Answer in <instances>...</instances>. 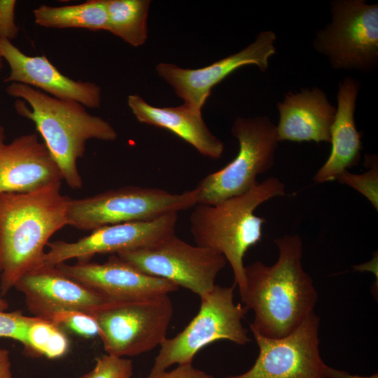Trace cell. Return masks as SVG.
Listing matches in <instances>:
<instances>
[{
    "instance_id": "obj_1",
    "label": "cell",
    "mask_w": 378,
    "mask_h": 378,
    "mask_svg": "<svg viewBox=\"0 0 378 378\" xmlns=\"http://www.w3.org/2000/svg\"><path fill=\"white\" fill-rule=\"evenodd\" d=\"M274 242L279 251L274 264L255 261L245 266L246 289L240 297L244 306L254 312L251 332L280 338L314 312L318 293L302 267L300 236L286 234Z\"/></svg>"
},
{
    "instance_id": "obj_2",
    "label": "cell",
    "mask_w": 378,
    "mask_h": 378,
    "mask_svg": "<svg viewBox=\"0 0 378 378\" xmlns=\"http://www.w3.org/2000/svg\"><path fill=\"white\" fill-rule=\"evenodd\" d=\"M62 181L27 192L0 194V295L5 296L25 273L41 265L50 238L67 225L71 198Z\"/></svg>"
},
{
    "instance_id": "obj_3",
    "label": "cell",
    "mask_w": 378,
    "mask_h": 378,
    "mask_svg": "<svg viewBox=\"0 0 378 378\" xmlns=\"http://www.w3.org/2000/svg\"><path fill=\"white\" fill-rule=\"evenodd\" d=\"M6 90L18 99L16 112L34 122L66 184L80 189L83 179L77 162L84 155L86 142L92 139L115 141L118 134L113 126L77 102L62 100L17 83H10Z\"/></svg>"
},
{
    "instance_id": "obj_4",
    "label": "cell",
    "mask_w": 378,
    "mask_h": 378,
    "mask_svg": "<svg viewBox=\"0 0 378 378\" xmlns=\"http://www.w3.org/2000/svg\"><path fill=\"white\" fill-rule=\"evenodd\" d=\"M284 195V184L276 177H270L241 195L214 204H197L190 214V232L195 245L225 258L240 295L246 289L244 257L261 240L266 222L254 211L269 200Z\"/></svg>"
},
{
    "instance_id": "obj_5",
    "label": "cell",
    "mask_w": 378,
    "mask_h": 378,
    "mask_svg": "<svg viewBox=\"0 0 378 378\" xmlns=\"http://www.w3.org/2000/svg\"><path fill=\"white\" fill-rule=\"evenodd\" d=\"M197 204L195 188L172 193L157 188L125 186L84 198H71L67 225L92 231L106 225L150 220L186 210Z\"/></svg>"
},
{
    "instance_id": "obj_6",
    "label": "cell",
    "mask_w": 378,
    "mask_h": 378,
    "mask_svg": "<svg viewBox=\"0 0 378 378\" xmlns=\"http://www.w3.org/2000/svg\"><path fill=\"white\" fill-rule=\"evenodd\" d=\"M174 313L169 295L106 301L90 314L106 354L123 357L151 351L167 338Z\"/></svg>"
},
{
    "instance_id": "obj_7",
    "label": "cell",
    "mask_w": 378,
    "mask_h": 378,
    "mask_svg": "<svg viewBox=\"0 0 378 378\" xmlns=\"http://www.w3.org/2000/svg\"><path fill=\"white\" fill-rule=\"evenodd\" d=\"M236 285H216L200 298V308L188 325L172 338H165L155 357L149 374L167 370L174 364L192 363L197 353L206 345L227 340L244 346L251 342L242 321L248 311L234 301Z\"/></svg>"
},
{
    "instance_id": "obj_8",
    "label": "cell",
    "mask_w": 378,
    "mask_h": 378,
    "mask_svg": "<svg viewBox=\"0 0 378 378\" xmlns=\"http://www.w3.org/2000/svg\"><path fill=\"white\" fill-rule=\"evenodd\" d=\"M231 132L239 142L238 153L198 183L197 204H214L248 191L258 183V176L274 164L279 141L276 126L267 116L238 118Z\"/></svg>"
},
{
    "instance_id": "obj_9",
    "label": "cell",
    "mask_w": 378,
    "mask_h": 378,
    "mask_svg": "<svg viewBox=\"0 0 378 378\" xmlns=\"http://www.w3.org/2000/svg\"><path fill=\"white\" fill-rule=\"evenodd\" d=\"M330 10L332 22L317 31L314 49L335 69L374 70L378 62V4L337 0Z\"/></svg>"
},
{
    "instance_id": "obj_10",
    "label": "cell",
    "mask_w": 378,
    "mask_h": 378,
    "mask_svg": "<svg viewBox=\"0 0 378 378\" xmlns=\"http://www.w3.org/2000/svg\"><path fill=\"white\" fill-rule=\"evenodd\" d=\"M116 255L141 272L170 281L200 298L215 287L227 263L220 253L190 244L175 234L151 246Z\"/></svg>"
},
{
    "instance_id": "obj_11",
    "label": "cell",
    "mask_w": 378,
    "mask_h": 378,
    "mask_svg": "<svg viewBox=\"0 0 378 378\" xmlns=\"http://www.w3.org/2000/svg\"><path fill=\"white\" fill-rule=\"evenodd\" d=\"M320 318L310 314L292 332L280 338L252 332L259 348L246 372L224 378H326L319 349Z\"/></svg>"
},
{
    "instance_id": "obj_12",
    "label": "cell",
    "mask_w": 378,
    "mask_h": 378,
    "mask_svg": "<svg viewBox=\"0 0 378 378\" xmlns=\"http://www.w3.org/2000/svg\"><path fill=\"white\" fill-rule=\"evenodd\" d=\"M178 213H170L150 220L104 226L75 242L49 241L43 265L55 267L74 258L90 261L96 254H118L149 247L175 234Z\"/></svg>"
},
{
    "instance_id": "obj_13",
    "label": "cell",
    "mask_w": 378,
    "mask_h": 378,
    "mask_svg": "<svg viewBox=\"0 0 378 378\" xmlns=\"http://www.w3.org/2000/svg\"><path fill=\"white\" fill-rule=\"evenodd\" d=\"M276 34L272 31L260 32L255 41L239 52L200 69H183L172 64L160 63L158 75L174 89L184 105L197 112L211 94L212 88L231 73L245 65H255L261 71L269 66V59L276 53Z\"/></svg>"
},
{
    "instance_id": "obj_14",
    "label": "cell",
    "mask_w": 378,
    "mask_h": 378,
    "mask_svg": "<svg viewBox=\"0 0 378 378\" xmlns=\"http://www.w3.org/2000/svg\"><path fill=\"white\" fill-rule=\"evenodd\" d=\"M64 274L100 294L106 301L134 300L169 295L179 286L174 283L146 274L116 254L104 263L90 261L55 266Z\"/></svg>"
},
{
    "instance_id": "obj_15",
    "label": "cell",
    "mask_w": 378,
    "mask_h": 378,
    "mask_svg": "<svg viewBox=\"0 0 378 378\" xmlns=\"http://www.w3.org/2000/svg\"><path fill=\"white\" fill-rule=\"evenodd\" d=\"M14 288L24 295L28 310L50 320L62 310L90 313L106 302L97 292L64 274L55 266L41 265L23 274Z\"/></svg>"
},
{
    "instance_id": "obj_16",
    "label": "cell",
    "mask_w": 378,
    "mask_h": 378,
    "mask_svg": "<svg viewBox=\"0 0 378 378\" xmlns=\"http://www.w3.org/2000/svg\"><path fill=\"white\" fill-rule=\"evenodd\" d=\"M0 55L10 66L5 83H17L38 89L53 97L99 108L101 88L91 81L75 80L62 74L45 56H29L10 41L0 38Z\"/></svg>"
},
{
    "instance_id": "obj_17",
    "label": "cell",
    "mask_w": 378,
    "mask_h": 378,
    "mask_svg": "<svg viewBox=\"0 0 378 378\" xmlns=\"http://www.w3.org/2000/svg\"><path fill=\"white\" fill-rule=\"evenodd\" d=\"M0 126V194L27 192L63 180L61 171L36 133L5 142Z\"/></svg>"
},
{
    "instance_id": "obj_18",
    "label": "cell",
    "mask_w": 378,
    "mask_h": 378,
    "mask_svg": "<svg viewBox=\"0 0 378 378\" xmlns=\"http://www.w3.org/2000/svg\"><path fill=\"white\" fill-rule=\"evenodd\" d=\"M279 120L277 140L295 142H330V130L336 108L318 88L288 92L277 104Z\"/></svg>"
},
{
    "instance_id": "obj_19",
    "label": "cell",
    "mask_w": 378,
    "mask_h": 378,
    "mask_svg": "<svg viewBox=\"0 0 378 378\" xmlns=\"http://www.w3.org/2000/svg\"><path fill=\"white\" fill-rule=\"evenodd\" d=\"M359 82L346 77L340 81L337 108L330 130V153L314 176L316 183L336 180L343 172L356 166L360 159L361 136L356 129L354 112L360 89Z\"/></svg>"
},
{
    "instance_id": "obj_20",
    "label": "cell",
    "mask_w": 378,
    "mask_h": 378,
    "mask_svg": "<svg viewBox=\"0 0 378 378\" xmlns=\"http://www.w3.org/2000/svg\"><path fill=\"white\" fill-rule=\"evenodd\" d=\"M127 104L139 122L168 130L205 157L218 159L222 156L224 144L210 132L202 112L184 104L176 107L153 106L137 94L129 95Z\"/></svg>"
},
{
    "instance_id": "obj_21",
    "label": "cell",
    "mask_w": 378,
    "mask_h": 378,
    "mask_svg": "<svg viewBox=\"0 0 378 378\" xmlns=\"http://www.w3.org/2000/svg\"><path fill=\"white\" fill-rule=\"evenodd\" d=\"M35 22L46 28H83L107 31L106 0H90L75 5H41L33 10Z\"/></svg>"
},
{
    "instance_id": "obj_22",
    "label": "cell",
    "mask_w": 378,
    "mask_h": 378,
    "mask_svg": "<svg viewBox=\"0 0 378 378\" xmlns=\"http://www.w3.org/2000/svg\"><path fill=\"white\" fill-rule=\"evenodd\" d=\"M107 31L134 47L143 45L147 38L148 0H106Z\"/></svg>"
},
{
    "instance_id": "obj_23",
    "label": "cell",
    "mask_w": 378,
    "mask_h": 378,
    "mask_svg": "<svg viewBox=\"0 0 378 378\" xmlns=\"http://www.w3.org/2000/svg\"><path fill=\"white\" fill-rule=\"evenodd\" d=\"M27 350L55 359L69 349V340L59 326L51 321L36 317L27 330Z\"/></svg>"
},
{
    "instance_id": "obj_24",
    "label": "cell",
    "mask_w": 378,
    "mask_h": 378,
    "mask_svg": "<svg viewBox=\"0 0 378 378\" xmlns=\"http://www.w3.org/2000/svg\"><path fill=\"white\" fill-rule=\"evenodd\" d=\"M368 170L363 174H355L348 170L341 173L336 180L347 185L363 195L378 210V167L374 155H368L366 159Z\"/></svg>"
},
{
    "instance_id": "obj_25",
    "label": "cell",
    "mask_w": 378,
    "mask_h": 378,
    "mask_svg": "<svg viewBox=\"0 0 378 378\" xmlns=\"http://www.w3.org/2000/svg\"><path fill=\"white\" fill-rule=\"evenodd\" d=\"M58 326H64L80 336L92 337L98 335L99 327L94 317L90 313L79 310H62L50 318Z\"/></svg>"
},
{
    "instance_id": "obj_26",
    "label": "cell",
    "mask_w": 378,
    "mask_h": 378,
    "mask_svg": "<svg viewBox=\"0 0 378 378\" xmlns=\"http://www.w3.org/2000/svg\"><path fill=\"white\" fill-rule=\"evenodd\" d=\"M133 363L130 359L105 354L96 359L94 367L77 378H132Z\"/></svg>"
},
{
    "instance_id": "obj_27",
    "label": "cell",
    "mask_w": 378,
    "mask_h": 378,
    "mask_svg": "<svg viewBox=\"0 0 378 378\" xmlns=\"http://www.w3.org/2000/svg\"><path fill=\"white\" fill-rule=\"evenodd\" d=\"M36 316H27L20 311H0V337L10 338L27 345V330Z\"/></svg>"
},
{
    "instance_id": "obj_28",
    "label": "cell",
    "mask_w": 378,
    "mask_h": 378,
    "mask_svg": "<svg viewBox=\"0 0 378 378\" xmlns=\"http://www.w3.org/2000/svg\"><path fill=\"white\" fill-rule=\"evenodd\" d=\"M15 0H0V38L11 41L19 32L15 22Z\"/></svg>"
},
{
    "instance_id": "obj_29",
    "label": "cell",
    "mask_w": 378,
    "mask_h": 378,
    "mask_svg": "<svg viewBox=\"0 0 378 378\" xmlns=\"http://www.w3.org/2000/svg\"><path fill=\"white\" fill-rule=\"evenodd\" d=\"M146 378H214V377L203 370L195 368L192 363L178 365L170 371H162L155 374H149Z\"/></svg>"
},
{
    "instance_id": "obj_30",
    "label": "cell",
    "mask_w": 378,
    "mask_h": 378,
    "mask_svg": "<svg viewBox=\"0 0 378 378\" xmlns=\"http://www.w3.org/2000/svg\"><path fill=\"white\" fill-rule=\"evenodd\" d=\"M0 378H13L9 351L0 347Z\"/></svg>"
},
{
    "instance_id": "obj_31",
    "label": "cell",
    "mask_w": 378,
    "mask_h": 378,
    "mask_svg": "<svg viewBox=\"0 0 378 378\" xmlns=\"http://www.w3.org/2000/svg\"><path fill=\"white\" fill-rule=\"evenodd\" d=\"M326 378H378L377 374L368 377L353 375L346 371L332 368L328 365L326 368Z\"/></svg>"
},
{
    "instance_id": "obj_32",
    "label": "cell",
    "mask_w": 378,
    "mask_h": 378,
    "mask_svg": "<svg viewBox=\"0 0 378 378\" xmlns=\"http://www.w3.org/2000/svg\"><path fill=\"white\" fill-rule=\"evenodd\" d=\"M9 304L6 300L4 299L0 295V311H6L8 309Z\"/></svg>"
},
{
    "instance_id": "obj_33",
    "label": "cell",
    "mask_w": 378,
    "mask_h": 378,
    "mask_svg": "<svg viewBox=\"0 0 378 378\" xmlns=\"http://www.w3.org/2000/svg\"><path fill=\"white\" fill-rule=\"evenodd\" d=\"M3 60L4 59L2 58V57L0 55V72L4 66V64H3Z\"/></svg>"
}]
</instances>
